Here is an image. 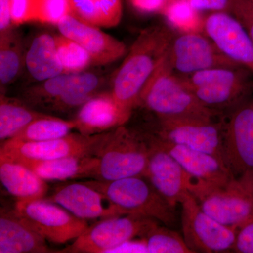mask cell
Wrapping results in <instances>:
<instances>
[{
	"instance_id": "obj_1",
	"label": "cell",
	"mask_w": 253,
	"mask_h": 253,
	"mask_svg": "<svg viewBox=\"0 0 253 253\" xmlns=\"http://www.w3.org/2000/svg\"><path fill=\"white\" fill-rule=\"evenodd\" d=\"M173 38L168 28L156 26L142 31L131 46L116 73L111 91L126 119L144 86L167 58Z\"/></svg>"
},
{
	"instance_id": "obj_2",
	"label": "cell",
	"mask_w": 253,
	"mask_h": 253,
	"mask_svg": "<svg viewBox=\"0 0 253 253\" xmlns=\"http://www.w3.org/2000/svg\"><path fill=\"white\" fill-rule=\"evenodd\" d=\"M167 58L144 86L139 101L158 118L212 121L218 112L204 106L180 78L172 74Z\"/></svg>"
},
{
	"instance_id": "obj_3",
	"label": "cell",
	"mask_w": 253,
	"mask_h": 253,
	"mask_svg": "<svg viewBox=\"0 0 253 253\" xmlns=\"http://www.w3.org/2000/svg\"><path fill=\"white\" fill-rule=\"evenodd\" d=\"M206 107L233 111L253 96V73L244 66L214 68L180 78Z\"/></svg>"
},
{
	"instance_id": "obj_4",
	"label": "cell",
	"mask_w": 253,
	"mask_h": 253,
	"mask_svg": "<svg viewBox=\"0 0 253 253\" xmlns=\"http://www.w3.org/2000/svg\"><path fill=\"white\" fill-rule=\"evenodd\" d=\"M84 182L104 195L123 214L152 218L168 227L175 224V208L168 204L144 176Z\"/></svg>"
},
{
	"instance_id": "obj_5",
	"label": "cell",
	"mask_w": 253,
	"mask_h": 253,
	"mask_svg": "<svg viewBox=\"0 0 253 253\" xmlns=\"http://www.w3.org/2000/svg\"><path fill=\"white\" fill-rule=\"evenodd\" d=\"M94 156L99 161L94 179L113 181L144 176L149 146L145 136L121 126L107 131Z\"/></svg>"
},
{
	"instance_id": "obj_6",
	"label": "cell",
	"mask_w": 253,
	"mask_h": 253,
	"mask_svg": "<svg viewBox=\"0 0 253 253\" xmlns=\"http://www.w3.org/2000/svg\"><path fill=\"white\" fill-rule=\"evenodd\" d=\"M189 192L205 212L224 225L238 229L253 219V170L234 178L223 187L194 181Z\"/></svg>"
},
{
	"instance_id": "obj_7",
	"label": "cell",
	"mask_w": 253,
	"mask_h": 253,
	"mask_svg": "<svg viewBox=\"0 0 253 253\" xmlns=\"http://www.w3.org/2000/svg\"><path fill=\"white\" fill-rule=\"evenodd\" d=\"M100 79L93 73H63L25 94L26 102L54 111H66L82 106L96 95Z\"/></svg>"
},
{
	"instance_id": "obj_8",
	"label": "cell",
	"mask_w": 253,
	"mask_h": 253,
	"mask_svg": "<svg viewBox=\"0 0 253 253\" xmlns=\"http://www.w3.org/2000/svg\"><path fill=\"white\" fill-rule=\"evenodd\" d=\"M14 211L52 244H64L76 239L89 226L87 220L76 217L45 198L17 200Z\"/></svg>"
},
{
	"instance_id": "obj_9",
	"label": "cell",
	"mask_w": 253,
	"mask_h": 253,
	"mask_svg": "<svg viewBox=\"0 0 253 253\" xmlns=\"http://www.w3.org/2000/svg\"><path fill=\"white\" fill-rule=\"evenodd\" d=\"M157 224L152 218L134 214L105 218L89 226L63 252L106 253L126 241L144 237Z\"/></svg>"
},
{
	"instance_id": "obj_10",
	"label": "cell",
	"mask_w": 253,
	"mask_h": 253,
	"mask_svg": "<svg viewBox=\"0 0 253 253\" xmlns=\"http://www.w3.org/2000/svg\"><path fill=\"white\" fill-rule=\"evenodd\" d=\"M180 204L183 237L193 253L233 250L238 229L224 225L208 215L190 192Z\"/></svg>"
},
{
	"instance_id": "obj_11",
	"label": "cell",
	"mask_w": 253,
	"mask_h": 253,
	"mask_svg": "<svg viewBox=\"0 0 253 253\" xmlns=\"http://www.w3.org/2000/svg\"><path fill=\"white\" fill-rule=\"evenodd\" d=\"M106 132L84 135L70 133L57 139L42 141H5L0 150V160L49 161L70 156H94Z\"/></svg>"
},
{
	"instance_id": "obj_12",
	"label": "cell",
	"mask_w": 253,
	"mask_h": 253,
	"mask_svg": "<svg viewBox=\"0 0 253 253\" xmlns=\"http://www.w3.org/2000/svg\"><path fill=\"white\" fill-rule=\"evenodd\" d=\"M167 60L171 69L186 76L210 68L243 66L199 33H186L173 38Z\"/></svg>"
},
{
	"instance_id": "obj_13",
	"label": "cell",
	"mask_w": 253,
	"mask_h": 253,
	"mask_svg": "<svg viewBox=\"0 0 253 253\" xmlns=\"http://www.w3.org/2000/svg\"><path fill=\"white\" fill-rule=\"evenodd\" d=\"M156 136L162 141L212 154L225 163L223 129L220 124L212 121L159 118V129Z\"/></svg>"
},
{
	"instance_id": "obj_14",
	"label": "cell",
	"mask_w": 253,
	"mask_h": 253,
	"mask_svg": "<svg viewBox=\"0 0 253 253\" xmlns=\"http://www.w3.org/2000/svg\"><path fill=\"white\" fill-rule=\"evenodd\" d=\"M223 154L236 177L253 170V96L231 111L223 129Z\"/></svg>"
},
{
	"instance_id": "obj_15",
	"label": "cell",
	"mask_w": 253,
	"mask_h": 253,
	"mask_svg": "<svg viewBox=\"0 0 253 253\" xmlns=\"http://www.w3.org/2000/svg\"><path fill=\"white\" fill-rule=\"evenodd\" d=\"M145 138L149 146V157L144 177L168 204L175 208L189 193L193 178L151 135Z\"/></svg>"
},
{
	"instance_id": "obj_16",
	"label": "cell",
	"mask_w": 253,
	"mask_h": 253,
	"mask_svg": "<svg viewBox=\"0 0 253 253\" xmlns=\"http://www.w3.org/2000/svg\"><path fill=\"white\" fill-rule=\"evenodd\" d=\"M204 30L223 54L253 73V42L235 16L214 13L205 20Z\"/></svg>"
},
{
	"instance_id": "obj_17",
	"label": "cell",
	"mask_w": 253,
	"mask_h": 253,
	"mask_svg": "<svg viewBox=\"0 0 253 253\" xmlns=\"http://www.w3.org/2000/svg\"><path fill=\"white\" fill-rule=\"evenodd\" d=\"M151 136L158 146L175 158L195 181L202 185L223 187L236 177L225 163L212 154Z\"/></svg>"
},
{
	"instance_id": "obj_18",
	"label": "cell",
	"mask_w": 253,
	"mask_h": 253,
	"mask_svg": "<svg viewBox=\"0 0 253 253\" xmlns=\"http://www.w3.org/2000/svg\"><path fill=\"white\" fill-rule=\"evenodd\" d=\"M57 26L61 35L76 42L89 53L92 64H109L126 53L123 42L72 14L63 18Z\"/></svg>"
},
{
	"instance_id": "obj_19",
	"label": "cell",
	"mask_w": 253,
	"mask_h": 253,
	"mask_svg": "<svg viewBox=\"0 0 253 253\" xmlns=\"http://www.w3.org/2000/svg\"><path fill=\"white\" fill-rule=\"evenodd\" d=\"M45 199L59 205L81 219H105L124 215L99 191L85 182L59 186Z\"/></svg>"
},
{
	"instance_id": "obj_20",
	"label": "cell",
	"mask_w": 253,
	"mask_h": 253,
	"mask_svg": "<svg viewBox=\"0 0 253 253\" xmlns=\"http://www.w3.org/2000/svg\"><path fill=\"white\" fill-rule=\"evenodd\" d=\"M53 253L46 240L16 213L1 208L0 253Z\"/></svg>"
},
{
	"instance_id": "obj_21",
	"label": "cell",
	"mask_w": 253,
	"mask_h": 253,
	"mask_svg": "<svg viewBox=\"0 0 253 253\" xmlns=\"http://www.w3.org/2000/svg\"><path fill=\"white\" fill-rule=\"evenodd\" d=\"M76 129L84 135H94L123 126L127 121L112 93L96 94L81 106L74 120Z\"/></svg>"
},
{
	"instance_id": "obj_22",
	"label": "cell",
	"mask_w": 253,
	"mask_h": 253,
	"mask_svg": "<svg viewBox=\"0 0 253 253\" xmlns=\"http://www.w3.org/2000/svg\"><path fill=\"white\" fill-rule=\"evenodd\" d=\"M12 161L24 165L45 181H66L77 178L94 179L99 164L95 156H70L49 161Z\"/></svg>"
},
{
	"instance_id": "obj_23",
	"label": "cell",
	"mask_w": 253,
	"mask_h": 253,
	"mask_svg": "<svg viewBox=\"0 0 253 253\" xmlns=\"http://www.w3.org/2000/svg\"><path fill=\"white\" fill-rule=\"evenodd\" d=\"M0 180L8 193L17 200L45 198L47 184L36 172L21 163L0 160Z\"/></svg>"
},
{
	"instance_id": "obj_24",
	"label": "cell",
	"mask_w": 253,
	"mask_h": 253,
	"mask_svg": "<svg viewBox=\"0 0 253 253\" xmlns=\"http://www.w3.org/2000/svg\"><path fill=\"white\" fill-rule=\"evenodd\" d=\"M25 63L33 79L45 81L64 73L60 61L54 36L42 34L36 37L26 53Z\"/></svg>"
},
{
	"instance_id": "obj_25",
	"label": "cell",
	"mask_w": 253,
	"mask_h": 253,
	"mask_svg": "<svg viewBox=\"0 0 253 253\" xmlns=\"http://www.w3.org/2000/svg\"><path fill=\"white\" fill-rule=\"evenodd\" d=\"M68 2L71 14L97 27H115L122 19V0H68Z\"/></svg>"
},
{
	"instance_id": "obj_26",
	"label": "cell",
	"mask_w": 253,
	"mask_h": 253,
	"mask_svg": "<svg viewBox=\"0 0 253 253\" xmlns=\"http://www.w3.org/2000/svg\"><path fill=\"white\" fill-rule=\"evenodd\" d=\"M16 100L1 95L0 102V140L11 139L30 123L46 116Z\"/></svg>"
},
{
	"instance_id": "obj_27",
	"label": "cell",
	"mask_w": 253,
	"mask_h": 253,
	"mask_svg": "<svg viewBox=\"0 0 253 253\" xmlns=\"http://www.w3.org/2000/svg\"><path fill=\"white\" fill-rule=\"evenodd\" d=\"M74 129H76L75 121L46 115L33 121L10 140L21 142L51 140L68 135Z\"/></svg>"
},
{
	"instance_id": "obj_28",
	"label": "cell",
	"mask_w": 253,
	"mask_h": 253,
	"mask_svg": "<svg viewBox=\"0 0 253 253\" xmlns=\"http://www.w3.org/2000/svg\"><path fill=\"white\" fill-rule=\"evenodd\" d=\"M23 61L21 42L11 28L1 32L0 36V83L6 86L19 75Z\"/></svg>"
},
{
	"instance_id": "obj_29",
	"label": "cell",
	"mask_w": 253,
	"mask_h": 253,
	"mask_svg": "<svg viewBox=\"0 0 253 253\" xmlns=\"http://www.w3.org/2000/svg\"><path fill=\"white\" fill-rule=\"evenodd\" d=\"M54 39L64 73L83 72L92 64L90 55L76 42L61 34L54 36Z\"/></svg>"
},
{
	"instance_id": "obj_30",
	"label": "cell",
	"mask_w": 253,
	"mask_h": 253,
	"mask_svg": "<svg viewBox=\"0 0 253 253\" xmlns=\"http://www.w3.org/2000/svg\"><path fill=\"white\" fill-rule=\"evenodd\" d=\"M150 253H193L184 237L168 227L151 228L144 236Z\"/></svg>"
},
{
	"instance_id": "obj_31",
	"label": "cell",
	"mask_w": 253,
	"mask_h": 253,
	"mask_svg": "<svg viewBox=\"0 0 253 253\" xmlns=\"http://www.w3.org/2000/svg\"><path fill=\"white\" fill-rule=\"evenodd\" d=\"M165 14L173 26L185 33H199L204 29V21L186 0L174 1L166 8Z\"/></svg>"
},
{
	"instance_id": "obj_32",
	"label": "cell",
	"mask_w": 253,
	"mask_h": 253,
	"mask_svg": "<svg viewBox=\"0 0 253 253\" xmlns=\"http://www.w3.org/2000/svg\"><path fill=\"white\" fill-rule=\"evenodd\" d=\"M71 14L68 0H39L38 21L58 25L63 18Z\"/></svg>"
},
{
	"instance_id": "obj_33",
	"label": "cell",
	"mask_w": 253,
	"mask_h": 253,
	"mask_svg": "<svg viewBox=\"0 0 253 253\" xmlns=\"http://www.w3.org/2000/svg\"><path fill=\"white\" fill-rule=\"evenodd\" d=\"M38 2L39 0H10L11 24L38 21Z\"/></svg>"
},
{
	"instance_id": "obj_34",
	"label": "cell",
	"mask_w": 253,
	"mask_h": 253,
	"mask_svg": "<svg viewBox=\"0 0 253 253\" xmlns=\"http://www.w3.org/2000/svg\"><path fill=\"white\" fill-rule=\"evenodd\" d=\"M231 12L243 25L253 42V0H233Z\"/></svg>"
},
{
	"instance_id": "obj_35",
	"label": "cell",
	"mask_w": 253,
	"mask_h": 253,
	"mask_svg": "<svg viewBox=\"0 0 253 253\" xmlns=\"http://www.w3.org/2000/svg\"><path fill=\"white\" fill-rule=\"evenodd\" d=\"M233 251L239 253H253V219L238 229Z\"/></svg>"
},
{
	"instance_id": "obj_36",
	"label": "cell",
	"mask_w": 253,
	"mask_h": 253,
	"mask_svg": "<svg viewBox=\"0 0 253 253\" xmlns=\"http://www.w3.org/2000/svg\"><path fill=\"white\" fill-rule=\"evenodd\" d=\"M195 11L226 12L231 10L233 0H186Z\"/></svg>"
},
{
	"instance_id": "obj_37",
	"label": "cell",
	"mask_w": 253,
	"mask_h": 253,
	"mask_svg": "<svg viewBox=\"0 0 253 253\" xmlns=\"http://www.w3.org/2000/svg\"><path fill=\"white\" fill-rule=\"evenodd\" d=\"M149 253V249L144 239L139 241L131 239L110 249L106 253Z\"/></svg>"
},
{
	"instance_id": "obj_38",
	"label": "cell",
	"mask_w": 253,
	"mask_h": 253,
	"mask_svg": "<svg viewBox=\"0 0 253 253\" xmlns=\"http://www.w3.org/2000/svg\"><path fill=\"white\" fill-rule=\"evenodd\" d=\"M166 0H131L134 7L143 12H155L163 8Z\"/></svg>"
},
{
	"instance_id": "obj_39",
	"label": "cell",
	"mask_w": 253,
	"mask_h": 253,
	"mask_svg": "<svg viewBox=\"0 0 253 253\" xmlns=\"http://www.w3.org/2000/svg\"><path fill=\"white\" fill-rule=\"evenodd\" d=\"M11 25L10 0H0V31H7Z\"/></svg>"
}]
</instances>
